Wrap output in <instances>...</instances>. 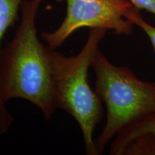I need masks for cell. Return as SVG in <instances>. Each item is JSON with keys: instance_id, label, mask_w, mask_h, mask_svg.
Instances as JSON below:
<instances>
[{"instance_id": "6da1fadb", "label": "cell", "mask_w": 155, "mask_h": 155, "mask_svg": "<svg viewBox=\"0 0 155 155\" xmlns=\"http://www.w3.org/2000/svg\"><path fill=\"white\" fill-rule=\"evenodd\" d=\"M43 0H23L21 21L12 40L0 50V97L22 98L40 109L46 119L55 105L50 63V48L39 40L35 17Z\"/></svg>"}, {"instance_id": "7a4b0ae2", "label": "cell", "mask_w": 155, "mask_h": 155, "mask_svg": "<svg viewBox=\"0 0 155 155\" xmlns=\"http://www.w3.org/2000/svg\"><path fill=\"white\" fill-rule=\"evenodd\" d=\"M108 30L92 28L80 53L66 57L50 48V63L56 107L73 118L81 128L86 154L99 155L94 131L103 116L101 101L88 81V71Z\"/></svg>"}, {"instance_id": "3957f363", "label": "cell", "mask_w": 155, "mask_h": 155, "mask_svg": "<svg viewBox=\"0 0 155 155\" xmlns=\"http://www.w3.org/2000/svg\"><path fill=\"white\" fill-rule=\"evenodd\" d=\"M91 67L95 91L106 108V121L95 139L99 154L120 131L155 115V83L142 81L126 67L111 63L98 50Z\"/></svg>"}, {"instance_id": "277c9868", "label": "cell", "mask_w": 155, "mask_h": 155, "mask_svg": "<svg viewBox=\"0 0 155 155\" xmlns=\"http://www.w3.org/2000/svg\"><path fill=\"white\" fill-rule=\"evenodd\" d=\"M63 22L53 32H42V38L51 49L60 47L67 38L82 28L113 30L129 35L134 25L127 18L133 7L129 0H66Z\"/></svg>"}, {"instance_id": "5b68a950", "label": "cell", "mask_w": 155, "mask_h": 155, "mask_svg": "<svg viewBox=\"0 0 155 155\" xmlns=\"http://www.w3.org/2000/svg\"><path fill=\"white\" fill-rule=\"evenodd\" d=\"M144 134L155 135V115L141 120L118 133L111 145L110 154L121 155L122 149L131 139Z\"/></svg>"}, {"instance_id": "8992f818", "label": "cell", "mask_w": 155, "mask_h": 155, "mask_svg": "<svg viewBox=\"0 0 155 155\" xmlns=\"http://www.w3.org/2000/svg\"><path fill=\"white\" fill-rule=\"evenodd\" d=\"M121 155H155V135L144 134L131 139L122 149Z\"/></svg>"}, {"instance_id": "52a82bcc", "label": "cell", "mask_w": 155, "mask_h": 155, "mask_svg": "<svg viewBox=\"0 0 155 155\" xmlns=\"http://www.w3.org/2000/svg\"><path fill=\"white\" fill-rule=\"evenodd\" d=\"M23 0H0V43L8 28L18 19Z\"/></svg>"}, {"instance_id": "ba28073f", "label": "cell", "mask_w": 155, "mask_h": 155, "mask_svg": "<svg viewBox=\"0 0 155 155\" xmlns=\"http://www.w3.org/2000/svg\"><path fill=\"white\" fill-rule=\"evenodd\" d=\"M127 18L129 19L134 25H137L140 28L150 39L152 47L155 51V28L148 22H147L144 19L142 18L141 15L139 12V9L136 8L133 6L129 9L128 12Z\"/></svg>"}, {"instance_id": "9c48e42d", "label": "cell", "mask_w": 155, "mask_h": 155, "mask_svg": "<svg viewBox=\"0 0 155 155\" xmlns=\"http://www.w3.org/2000/svg\"><path fill=\"white\" fill-rule=\"evenodd\" d=\"M5 103L0 97V135L9 130L14 121V118L5 106Z\"/></svg>"}, {"instance_id": "30bf717a", "label": "cell", "mask_w": 155, "mask_h": 155, "mask_svg": "<svg viewBox=\"0 0 155 155\" xmlns=\"http://www.w3.org/2000/svg\"><path fill=\"white\" fill-rule=\"evenodd\" d=\"M138 9H144L155 15V0H129Z\"/></svg>"}]
</instances>
